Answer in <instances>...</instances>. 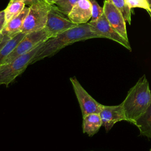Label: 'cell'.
Wrapping results in <instances>:
<instances>
[{
    "instance_id": "25",
    "label": "cell",
    "mask_w": 151,
    "mask_h": 151,
    "mask_svg": "<svg viewBox=\"0 0 151 151\" xmlns=\"http://www.w3.org/2000/svg\"><path fill=\"white\" fill-rule=\"evenodd\" d=\"M146 1L147 3V4H148V5H149V8H150V11H151V0H146ZM150 13H151V11H150ZM150 13H149V14H150Z\"/></svg>"
},
{
    "instance_id": "19",
    "label": "cell",
    "mask_w": 151,
    "mask_h": 151,
    "mask_svg": "<svg viewBox=\"0 0 151 151\" xmlns=\"http://www.w3.org/2000/svg\"><path fill=\"white\" fill-rule=\"evenodd\" d=\"M91 4V21L97 20L103 14V8L101 7L96 0H90Z\"/></svg>"
},
{
    "instance_id": "10",
    "label": "cell",
    "mask_w": 151,
    "mask_h": 151,
    "mask_svg": "<svg viewBox=\"0 0 151 151\" xmlns=\"http://www.w3.org/2000/svg\"><path fill=\"white\" fill-rule=\"evenodd\" d=\"M99 115L106 132L109 131L117 122H128L122 103L117 106L103 105Z\"/></svg>"
},
{
    "instance_id": "28",
    "label": "cell",
    "mask_w": 151,
    "mask_h": 151,
    "mask_svg": "<svg viewBox=\"0 0 151 151\" xmlns=\"http://www.w3.org/2000/svg\"><path fill=\"white\" fill-rule=\"evenodd\" d=\"M150 14V16H151V13H150V14Z\"/></svg>"
},
{
    "instance_id": "18",
    "label": "cell",
    "mask_w": 151,
    "mask_h": 151,
    "mask_svg": "<svg viewBox=\"0 0 151 151\" xmlns=\"http://www.w3.org/2000/svg\"><path fill=\"white\" fill-rule=\"evenodd\" d=\"M80 0H57L54 5L63 14L67 15L73 8V6Z\"/></svg>"
},
{
    "instance_id": "11",
    "label": "cell",
    "mask_w": 151,
    "mask_h": 151,
    "mask_svg": "<svg viewBox=\"0 0 151 151\" xmlns=\"http://www.w3.org/2000/svg\"><path fill=\"white\" fill-rule=\"evenodd\" d=\"M91 4L90 0H80L72 8L68 17L75 24L87 23L91 18Z\"/></svg>"
},
{
    "instance_id": "2",
    "label": "cell",
    "mask_w": 151,
    "mask_h": 151,
    "mask_svg": "<svg viewBox=\"0 0 151 151\" xmlns=\"http://www.w3.org/2000/svg\"><path fill=\"white\" fill-rule=\"evenodd\" d=\"M122 104L128 122L132 124L147 109L151 104V91L145 74L129 90Z\"/></svg>"
},
{
    "instance_id": "20",
    "label": "cell",
    "mask_w": 151,
    "mask_h": 151,
    "mask_svg": "<svg viewBox=\"0 0 151 151\" xmlns=\"http://www.w3.org/2000/svg\"><path fill=\"white\" fill-rule=\"evenodd\" d=\"M125 1L130 9L133 8H143L146 10L149 14L151 11L147 2L143 0H125Z\"/></svg>"
},
{
    "instance_id": "24",
    "label": "cell",
    "mask_w": 151,
    "mask_h": 151,
    "mask_svg": "<svg viewBox=\"0 0 151 151\" xmlns=\"http://www.w3.org/2000/svg\"><path fill=\"white\" fill-rule=\"evenodd\" d=\"M57 0H44V1L48 5H54Z\"/></svg>"
},
{
    "instance_id": "4",
    "label": "cell",
    "mask_w": 151,
    "mask_h": 151,
    "mask_svg": "<svg viewBox=\"0 0 151 151\" xmlns=\"http://www.w3.org/2000/svg\"><path fill=\"white\" fill-rule=\"evenodd\" d=\"M50 5L41 2L29 6L21 32L25 34L44 29L48 18Z\"/></svg>"
},
{
    "instance_id": "7",
    "label": "cell",
    "mask_w": 151,
    "mask_h": 151,
    "mask_svg": "<svg viewBox=\"0 0 151 151\" xmlns=\"http://www.w3.org/2000/svg\"><path fill=\"white\" fill-rule=\"evenodd\" d=\"M91 30L100 38H106L118 42L124 47L132 51V48L128 40L124 38L118 33L109 24L104 14H103L97 20L90 21L88 22Z\"/></svg>"
},
{
    "instance_id": "8",
    "label": "cell",
    "mask_w": 151,
    "mask_h": 151,
    "mask_svg": "<svg viewBox=\"0 0 151 151\" xmlns=\"http://www.w3.org/2000/svg\"><path fill=\"white\" fill-rule=\"evenodd\" d=\"M70 80L79 103L82 116L91 113H99L103 105L88 93L76 77H70Z\"/></svg>"
},
{
    "instance_id": "12",
    "label": "cell",
    "mask_w": 151,
    "mask_h": 151,
    "mask_svg": "<svg viewBox=\"0 0 151 151\" xmlns=\"http://www.w3.org/2000/svg\"><path fill=\"white\" fill-rule=\"evenodd\" d=\"M29 7L28 8L25 6L19 15L8 21L1 32L2 35H7L11 38H12L21 32L24 21L29 12Z\"/></svg>"
},
{
    "instance_id": "5",
    "label": "cell",
    "mask_w": 151,
    "mask_h": 151,
    "mask_svg": "<svg viewBox=\"0 0 151 151\" xmlns=\"http://www.w3.org/2000/svg\"><path fill=\"white\" fill-rule=\"evenodd\" d=\"M76 25H77L73 23L68 17L60 11L54 4L50 5L47 21L44 29L49 38L55 37Z\"/></svg>"
},
{
    "instance_id": "29",
    "label": "cell",
    "mask_w": 151,
    "mask_h": 151,
    "mask_svg": "<svg viewBox=\"0 0 151 151\" xmlns=\"http://www.w3.org/2000/svg\"><path fill=\"white\" fill-rule=\"evenodd\" d=\"M150 151H151V149H150Z\"/></svg>"
},
{
    "instance_id": "9",
    "label": "cell",
    "mask_w": 151,
    "mask_h": 151,
    "mask_svg": "<svg viewBox=\"0 0 151 151\" xmlns=\"http://www.w3.org/2000/svg\"><path fill=\"white\" fill-rule=\"evenodd\" d=\"M104 14L111 26L124 38L128 40L126 21L120 11L110 0H105L103 4Z\"/></svg>"
},
{
    "instance_id": "27",
    "label": "cell",
    "mask_w": 151,
    "mask_h": 151,
    "mask_svg": "<svg viewBox=\"0 0 151 151\" xmlns=\"http://www.w3.org/2000/svg\"><path fill=\"white\" fill-rule=\"evenodd\" d=\"M143 1H146V0H143Z\"/></svg>"
},
{
    "instance_id": "14",
    "label": "cell",
    "mask_w": 151,
    "mask_h": 151,
    "mask_svg": "<svg viewBox=\"0 0 151 151\" xmlns=\"http://www.w3.org/2000/svg\"><path fill=\"white\" fill-rule=\"evenodd\" d=\"M139 130L140 135L151 139V104L147 109L134 122Z\"/></svg>"
},
{
    "instance_id": "23",
    "label": "cell",
    "mask_w": 151,
    "mask_h": 151,
    "mask_svg": "<svg viewBox=\"0 0 151 151\" xmlns=\"http://www.w3.org/2000/svg\"><path fill=\"white\" fill-rule=\"evenodd\" d=\"M25 3V5H29V6L41 2H44V0H19Z\"/></svg>"
},
{
    "instance_id": "6",
    "label": "cell",
    "mask_w": 151,
    "mask_h": 151,
    "mask_svg": "<svg viewBox=\"0 0 151 151\" xmlns=\"http://www.w3.org/2000/svg\"><path fill=\"white\" fill-rule=\"evenodd\" d=\"M48 38L49 37L44 29L27 34L15 49L8 55L3 64L8 63L18 57L30 51Z\"/></svg>"
},
{
    "instance_id": "13",
    "label": "cell",
    "mask_w": 151,
    "mask_h": 151,
    "mask_svg": "<svg viewBox=\"0 0 151 151\" xmlns=\"http://www.w3.org/2000/svg\"><path fill=\"white\" fill-rule=\"evenodd\" d=\"M102 126L99 113H91L83 116V132L89 136H93L98 132Z\"/></svg>"
},
{
    "instance_id": "22",
    "label": "cell",
    "mask_w": 151,
    "mask_h": 151,
    "mask_svg": "<svg viewBox=\"0 0 151 151\" xmlns=\"http://www.w3.org/2000/svg\"><path fill=\"white\" fill-rule=\"evenodd\" d=\"M10 39H11V38L9 37H8L7 35H3V37L0 41V50L4 47V46L6 44V42Z\"/></svg>"
},
{
    "instance_id": "16",
    "label": "cell",
    "mask_w": 151,
    "mask_h": 151,
    "mask_svg": "<svg viewBox=\"0 0 151 151\" xmlns=\"http://www.w3.org/2000/svg\"><path fill=\"white\" fill-rule=\"evenodd\" d=\"M25 3L19 0H10L8 6L4 9L6 23L19 15L25 8Z\"/></svg>"
},
{
    "instance_id": "21",
    "label": "cell",
    "mask_w": 151,
    "mask_h": 151,
    "mask_svg": "<svg viewBox=\"0 0 151 151\" xmlns=\"http://www.w3.org/2000/svg\"><path fill=\"white\" fill-rule=\"evenodd\" d=\"M6 24V22L5 17V11L3 10L0 11V34H1Z\"/></svg>"
},
{
    "instance_id": "26",
    "label": "cell",
    "mask_w": 151,
    "mask_h": 151,
    "mask_svg": "<svg viewBox=\"0 0 151 151\" xmlns=\"http://www.w3.org/2000/svg\"><path fill=\"white\" fill-rule=\"evenodd\" d=\"M2 37H3V35H2V34H0V41H1V40H2Z\"/></svg>"
},
{
    "instance_id": "17",
    "label": "cell",
    "mask_w": 151,
    "mask_h": 151,
    "mask_svg": "<svg viewBox=\"0 0 151 151\" xmlns=\"http://www.w3.org/2000/svg\"><path fill=\"white\" fill-rule=\"evenodd\" d=\"M113 5L122 13L126 22L131 24V9L129 8L125 0H110Z\"/></svg>"
},
{
    "instance_id": "3",
    "label": "cell",
    "mask_w": 151,
    "mask_h": 151,
    "mask_svg": "<svg viewBox=\"0 0 151 151\" xmlns=\"http://www.w3.org/2000/svg\"><path fill=\"white\" fill-rule=\"evenodd\" d=\"M43 43V42H42ZM40 44L30 51L21 55L12 61L0 67V85L8 87L31 64V61L41 46Z\"/></svg>"
},
{
    "instance_id": "15",
    "label": "cell",
    "mask_w": 151,
    "mask_h": 151,
    "mask_svg": "<svg viewBox=\"0 0 151 151\" xmlns=\"http://www.w3.org/2000/svg\"><path fill=\"white\" fill-rule=\"evenodd\" d=\"M25 34L19 32L16 36L10 39L4 47L0 50V67L3 64L8 55L15 49L19 42L25 36Z\"/></svg>"
},
{
    "instance_id": "1",
    "label": "cell",
    "mask_w": 151,
    "mask_h": 151,
    "mask_svg": "<svg viewBox=\"0 0 151 151\" xmlns=\"http://www.w3.org/2000/svg\"><path fill=\"white\" fill-rule=\"evenodd\" d=\"M96 38L100 37L91 30L88 22L77 25L44 41L34 57L31 64L46 57L54 55L68 45L78 41Z\"/></svg>"
}]
</instances>
